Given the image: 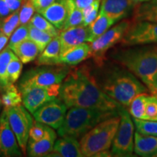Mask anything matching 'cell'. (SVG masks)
<instances>
[{"mask_svg":"<svg viewBox=\"0 0 157 157\" xmlns=\"http://www.w3.org/2000/svg\"><path fill=\"white\" fill-rule=\"evenodd\" d=\"M146 114V120L157 121V98L154 95L148 96Z\"/></svg>","mask_w":157,"mask_h":157,"instance_id":"obj_36","label":"cell"},{"mask_svg":"<svg viewBox=\"0 0 157 157\" xmlns=\"http://www.w3.org/2000/svg\"><path fill=\"white\" fill-rule=\"evenodd\" d=\"M31 4L34 6L36 13L52 5L56 0H30Z\"/></svg>","mask_w":157,"mask_h":157,"instance_id":"obj_38","label":"cell"},{"mask_svg":"<svg viewBox=\"0 0 157 157\" xmlns=\"http://www.w3.org/2000/svg\"><path fill=\"white\" fill-rule=\"evenodd\" d=\"M44 66L27 71L20 81L18 88L29 86L60 88L70 68L64 65Z\"/></svg>","mask_w":157,"mask_h":157,"instance_id":"obj_6","label":"cell"},{"mask_svg":"<svg viewBox=\"0 0 157 157\" xmlns=\"http://www.w3.org/2000/svg\"><path fill=\"white\" fill-rule=\"evenodd\" d=\"M83 21L84 16L83 14H82V10L78 9L76 6L75 2H74V5L71 6L67 21L65 23L63 30H66V29L72 28V27L83 25Z\"/></svg>","mask_w":157,"mask_h":157,"instance_id":"obj_33","label":"cell"},{"mask_svg":"<svg viewBox=\"0 0 157 157\" xmlns=\"http://www.w3.org/2000/svg\"><path fill=\"white\" fill-rule=\"evenodd\" d=\"M120 122L118 114L109 118L90 129L80 139L79 143L84 156H97L100 153L109 151Z\"/></svg>","mask_w":157,"mask_h":157,"instance_id":"obj_5","label":"cell"},{"mask_svg":"<svg viewBox=\"0 0 157 157\" xmlns=\"http://www.w3.org/2000/svg\"><path fill=\"white\" fill-rule=\"evenodd\" d=\"M2 19H0V34H2Z\"/></svg>","mask_w":157,"mask_h":157,"instance_id":"obj_43","label":"cell"},{"mask_svg":"<svg viewBox=\"0 0 157 157\" xmlns=\"http://www.w3.org/2000/svg\"><path fill=\"white\" fill-rule=\"evenodd\" d=\"M74 2L75 0H56L52 5L38 13L50 21L58 30L61 31Z\"/></svg>","mask_w":157,"mask_h":157,"instance_id":"obj_14","label":"cell"},{"mask_svg":"<svg viewBox=\"0 0 157 157\" xmlns=\"http://www.w3.org/2000/svg\"><path fill=\"white\" fill-rule=\"evenodd\" d=\"M127 47L113 50L111 58L138 78L154 95L156 93L157 44Z\"/></svg>","mask_w":157,"mask_h":157,"instance_id":"obj_2","label":"cell"},{"mask_svg":"<svg viewBox=\"0 0 157 157\" xmlns=\"http://www.w3.org/2000/svg\"><path fill=\"white\" fill-rule=\"evenodd\" d=\"M156 93H157V79H156Z\"/></svg>","mask_w":157,"mask_h":157,"instance_id":"obj_46","label":"cell"},{"mask_svg":"<svg viewBox=\"0 0 157 157\" xmlns=\"http://www.w3.org/2000/svg\"><path fill=\"white\" fill-rule=\"evenodd\" d=\"M120 122L111 145V155L131 156L134 152V123L124 106L118 110Z\"/></svg>","mask_w":157,"mask_h":157,"instance_id":"obj_7","label":"cell"},{"mask_svg":"<svg viewBox=\"0 0 157 157\" xmlns=\"http://www.w3.org/2000/svg\"><path fill=\"white\" fill-rule=\"evenodd\" d=\"M15 56V54L8 45L0 52V90H3L9 85L7 75V66Z\"/></svg>","mask_w":157,"mask_h":157,"instance_id":"obj_27","label":"cell"},{"mask_svg":"<svg viewBox=\"0 0 157 157\" xmlns=\"http://www.w3.org/2000/svg\"><path fill=\"white\" fill-rule=\"evenodd\" d=\"M60 50V43L58 35L50 41L44 50L37 57L36 65L37 66L58 65Z\"/></svg>","mask_w":157,"mask_h":157,"instance_id":"obj_21","label":"cell"},{"mask_svg":"<svg viewBox=\"0 0 157 157\" xmlns=\"http://www.w3.org/2000/svg\"><path fill=\"white\" fill-rule=\"evenodd\" d=\"M154 95H155V96H156V98H157V93H155V94H154Z\"/></svg>","mask_w":157,"mask_h":157,"instance_id":"obj_47","label":"cell"},{"mask_svg":"<svg viewBox=\"0 0 157 157\" xmlns=\"http://www.w3.org/2000/svg\"><path fill=\"white\" fill-rule=\"evenodd\" d=\"M136 4L133 0H101L100 11L118 22L128 16Z\"/></svg>","mask_w":157,"mask_h":157,"instance_id":"obj_17","label":"cell"},{"mask_svg":"<svg viewBox=\"0 0 157 157\" xmlns=\"http://www.w3.org/2000/svg\"><path fill=\"white\" fill-rule=\"evenodd\" d=\"M12 13L21 8L23 0H4Z\"/></svg>","mask_w":157,"mask_h":157,"instance_id":"obj_39","label":"cell"},{"mask_svg":"<svg viewBox=\"0 0 157 157\" xmlns=\"http://www.w3.org/2000/svg\"><path fill=\"white\" fill-rule=\"evenodd\" d=\"M45 124L39 121H34L32 127L29 131V139L31 141H39L44 137Z\"/></svg>","mask_w":157,"mask_h":157,"instance_id":"obj_37","label":"cell"},{"mask_svg":"<svg viewBox=\"0 0 157 157\" xmlns=\"http://www.w3.org/2000/svg\"><path fill=\"white\" fill-rule=\"evenodd\" d=\"M115 23L113 19L109 17L103 12L100 11L99 15L96 19L89 25L90 31L89 43L93 42L94 40L101 36L111 27H112Z\"/></svg>","mask_w":157,"mask_h":157,"instance_id":"obj_24","label":"cell"},{"mask_svg":"<svg viewBox=\"0 0 157 157\" xmlns=\"http://www.w3.org/2000/svg\"><path fill=\"white\" fill-rule=\"evenodd\" d=\"M130 25V21L127 20L121 21L90 43L91 57L98 67L103 66L105 60V56L108 50L117 43L121 42Z\"/></svg>","mask_w":157,"mask_h":157,"instance_id":"obj_8","label":"cell"},{"mask_svg":"<svg viewBox=\"0 0 157 157\" xmlns=\"http://www.w3.org/2000/svg\"><path fill=\"white\" fill-rule=\"evenodd\" d=\"M118 114V111L84 107L70 108L63 123L58 129V134L60 137L81 138L100 122Z\"/></svg>","mask_w":157,"mask_h":157,"instance_id":"obj_4","label":"cell"},{"mask_svg":"<svg viewBox=\"0 0 157 157\" xmlns=\"http://www.w3.org/2000/svg\"><path fill=\"white\" fill-rule=\"evenodd\" d=\"M133 1L135 2L136 3H140L141 2H143V0H133Z\"/></svg>","mask_w":157,"mask_h":157,"instance_id":"obj_44","label":"cell"},{"mask_svg":"<svg viewBox=\"0 0 157 157\" xmlns=\"http://www.w3.org/2000/svg\"><path fill=\"white\" fill-rule=\"evenodd\" d=\"M18 89L22 95L23 105L33 114L44 104L58 97L60 88L29 86Z\"/></svg>","mask_w":157,"mask_h":157,"instance_id":"obj_12","label":"cell"},{"mask_svg":"<svg viewBox=\"0 0 157 157\" xmlns=\"http://www.w3.org/2000/svg\"><path fill=\"white\" fill-rule=\"evenodd\" d=\"M10 48L20 60L24 64L36 60L41 53L37 45L29 39L13 45Z\"/></svg>","mask_w":157,"mask_h":157,"instance_id":"obj_22","label":"cell"},{"mask_svg":"<svg viewBox=\"0 0 157 157\" xmlns=\"http://www.w3.org/2000/svg\"><path fill=\"white\" fill-rule=\"evenodd\" d=\"M12 13L4 0H0V19H4Z\"/></svg>","mask_w":157,"mask_h":157,"instance_id":"obj_40","label":"cell"},{"mask_svg":"<svg viewBox=\"0 0 157 157\" xmlns=\"http://www.w3.org/2000/svg\"><path fill=\"white\" fill-rule=\"evenodd\" d=\"M2 105V100H1V98H0V110H1Z\"/></svg>","mask_w":157,"mask_h":157,"instance_id":"obj_45","label":"cell"},{"mask_svg":"<svg viewBox=\"0 0 157 157\" xmlns=\"http://www.w3.org/2000/svg\"><path fill=\"white\" fill-rule=\"evenodd\" d=\"M143 2H144V1H147V0H143Z\"/></svg>","mask_w":157,"mask_h":157,"instance_id":"obj_48","label":"cell"},{"mask_svg":"<svg viewBox=\"0 0 157 157\" xmlns=\"http://www.w3.org/2000/svg\"><path fill=\"white\" fill-rule=\"evenodd\" d=\"M58 97L68 108L118 111L121 106L104 93L89 68L85 66L70 68L60 85Z\"/></svg>","mask_w":157,"mask_h":157,"instance_id":"obj_1","label":"cell"},{"mask_svg":"<svg viewBox=\"0 0 157 157\" xmlns=\"http://www.w3.org/2000/svg\"><path fill=\"white\" fill-rule=\"evenodd\" d=\"M94 1L95 0H75V4L78 9L83 10L94 2Z\"/></svg>","mask_w":157,"mask_h":157,"instance_id":"obj_41","label":"cell"},{"mask_svg":"<svg viewBox=\"0 0 157 157\" xmlns=\"http://www.w3.org/2000/svg\"><path fill=\"white\" fill-rule=\"evenodd\" d=\"M90 35L89 25L85 26L82 25L62 30L59 34L60 43V56L78 44L84 42L89 43Z\"/></svg>","mask_w":157,"mask_h":157,"instance_id":"obj_15","label":"cell"},{"mask_svg":"<svg viewBox=\"0 0 157 157\" xmlns=\"http://www.w3.org/2000/svg\"><path fill=\"white\" fill-rule=\"evenodd\" d=\"M19 10L12 13L10 15L2 20V33L8 37H10L12 34L20 25Z\"/></svg>","mask_w":157,"mask_h":157,"instance_id":"obj_32","label":"cell"},{"mask_svg":"<svg viewBox=\"0 0 157 157\" xmlns=\"http://www.w3.org/2000/svg\"><path fill=\"white\" fill-rule=\"evenodd\" d=\"M88 42H84L70 49L66 53L59 57L58 65L68 66H76L91 57V48Z\"/></svg>","mask_w":157,"mask_h":157,"instance_id":"obj_19","label":"cell"},{"mask_svg":"<svg viewBox=\"0 0 157 157\" xmlns=\"http://www.w3.org/2000/svg\"><path fill=\"white\" fill-rule=\"evenodd\" d=\"M29 24V39L34 42L37 45L40 52H42L44 50L51 40L56 37L53 35L39 30L32 25Z\"/></svg>","mask_w":157,"mask_h":157,"instance_id":"obj_28","label":"cell"},{"mask_svg":"<svg viewBox=\"0 0 157 157\" xmlns=\"http://www.w3.org/2000/svg\"><path fill=\"white\" fill-rule=\"evenodd\" d=\"M22 151L10 125L6 110L4 108L0 115V156H22Z\"/></svg>","mask_w":157,"mask_h":157,"instance_id":"obj_13","label":"cell"},{"mask_svg":"<svg viewBox=\"0 0 157 157\" xmlns=\"http://www.w3.org/2000/svg\"><path fill=\"white\" fill-rule=\"evenodd\" d=\"M134 21L157 23V0H147L137 3L133 10Z\"/></svg>","mask_w":157,"mask_h":157,"instance_id":"obj_23","label":"cell"},{"mask_svg":"<svg viewBox=\"0 0 157 157\" xmlns=\"http://www.w3.org/2000/svg\"><path fill=\"white\" fill-rule=\"evenodd\" d=\"M67 106L58 97L48 101L33 113L35 121L54 129L60 128L67 113Z\"/></svg>","mask_w":157,"mask_h":157,"instance_id":"obj_11","label":"cell"},{"mask_svg":"<svg viewBox=\"0 0 157 157\" xmlns=\"http://www.w3.org/2000/svg\"><path fill=\"white\" fill-rule=\"evenodd\" d=\"M57 134L53 128L45 125L44 137L39 141H28L27 154L31 157L48 156L53 149Z\"/></svg>","mask_w":157,"mask_h":157,"instance_id":"obj_16","label":"cell"},{"mask_svg":"<svg viewBox=\"0 0 157 157\" xmlns=\"http://www.w3.org/2000/svg\"><path fill=\"white\" fill-rule=\"evenodd\" d=\"M9 39L10 37L3 34L2 33L0 34V52L6 48V46L8 44Z\"/></svg>","mask_w":157,"mask_h":157,"instance_id":"obj_42","label":"cell"},{"mask_svg":"<svg viewBox=\"0 0 157 157\" xmlns=\"http://www.w3.org/2000/svg\"><path fill=\"white\" fill-rule=\"evenodd\" d=\"M133 123L138 132L143 135L157 137V121L143 120L133 118Z\"/></svg>","mask_w":157,"mask_h":157,"instance_id":"obj_30","label":"cell"},{"mask_svg":"<svg viewBox=\"0 0 157 157\" xmlns=\"http://www.w3.org/2000/svg\"><path fill=\"white\" fill-rule=\"evenodd\" d=\"M134 152L140 156H157V137L143 135L136 131L134 136Z\"/></svg>","mask_w":157,"mask_h":157,"instance_id":"obj_20","label":"cell"},{"mask_svg":"<svg viewBox=\"0 0 157 157\" xmlns=\"http://www.w3.org/2000/svg\"><path fill=\"white\" fill-rule=\"evenodd\" d=\"M149 95L147 93H141L131 102L129 105V113L133 118L146 120V108Z\"/></svg>","mask_w":157,"mask_h":157,"instance_id":"obj_26","label":"cell"},{"mask_svg":"<svg viewBox=\"0 0 157 157\" xmlns=\"http://www.w3.org/2000/svg\"><path fill=\"white\" fill-rule=\"evenodd\" d=\"M120 43L125 47L157 44V23L134 21Z\"/></svg>","mask_w":157,"mask_h":157,"instance_id":"obj_10","label":"cell"},{"mask_svg":"<svg viewBox=\"0 0 157 157\" xmlns=\"http://www.w3.org/2000/svg\"><path fill=\"white\" fill-rule=\"evenodd\" d=\"M35 11L36 10L30 0H23L22 5L19 10L20 25L29 23Z\"/></svg>","mask_w":157,"mask_h":157,"instance_id":"obj_35","label":"cell"},{"mask_svg":"<svg viewBox=\"0 0 157 157\" xmlns=\"http://www.w3.org/2000/svg\"><path fill=\"white\" fill-rule=\"evenodd\" d=\"M2 94L1 100L4 108H10L22 104L23 99L21 92L14 84H9Z\"/></svg>","mask_w":157,"mask_h":157,"instance_id":"obj_25","label":"cell"},{"mask_svg":"<svg viewBox=\"0 0 157 157\" xmlns=\"http://www.w3.org/2000/svg\"><path fill=\"white\" fill-rule=\"evenodd\" d=\"M22 68L23 63L15 56L7 66V75L9 84H15L19 79L22 73Z\"/></svg>","mask_w":157,"mask_h":157,"instance_id":"obj_31","label":"cell"},{"mask_svg":"<svg viewBox=\"0 0 157 157\" xmlns=\"http://www.w3.org/2000/svg\"><path fill=\"white\" fill-rule=\"evenodd\" d=\"M5 109L8 117L10 125L16 136L20 148L23 155L26 154L29 131L34 124V119L23 104Z\"/></svg>","mask_w":157,"mask_h":157,"instance_id":"obj_9","label":"cell"},{"mask_svg":"<svg viewBox=\"0 0 157 157\" xmlns=\"http://www.w3.org/2000/svg\"><path fill=\"white\" fill-rule=\"evenodd\" d=\"M29 24L20 25L10 37L8 45L9 47L13 46L17 43L29 39Z\"/></svg>","mask_w":157,"mask_h":157,"instance_id":"obj_34","label":"cell"},{"mask_svg":"<svg viewBox=\"0 0 157 157\" xmlns=\"http://www.w3.org/2000/svg\"><path fill=\"white\" fill-rule=\"evenodd\" d=\"M48 156L83 157L77 139L61 137L55 142L53 149Z\"/></svg>","mask_w":157,"mask_h":157,"instance_id":"obj_18","label":"cell"},{"mask_svg":"<svg viewBox=\"0 0 157 157\" xmlns=\"http://www.w3.org/2000/svg\"><path fill=\"white\" fill-rule=\"evenodd\" d=\"M29 23L32 25L33 26L36 27V29H39V30L49 33V34L53 35L55 36H58L60 34V31H59L58 29L56 27H55L44 17H43L42 15L38 13H34V15L31 18Z\"/></svg>","mask_w":157,"mask_h":157,"instance_id":"obj_29","label":"cell"},{"mask_svg":"<svg viewBox=\"0 0 157 157\" xmlns=\"http://www.w3.org/2000/svg\"><path fill=\"white\" fill-rule=\"evenodd\" d=\"M98 82L110 98L124 107H129L137 95L148 91L134 74L127 68L118 66H109L103 71Z\"/></svg>","mask_w":157,"mask_h":157,"instance_id":"obj_3","label":"cell"}]
</instances>
